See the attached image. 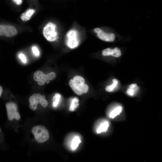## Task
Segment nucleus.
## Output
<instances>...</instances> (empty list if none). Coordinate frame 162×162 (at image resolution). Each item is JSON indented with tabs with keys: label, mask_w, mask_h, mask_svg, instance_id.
Returning <instances> with one entry per match:
<instances>
[{
	"label": "nucleus",
	"mask_w": 162,
	"mask_h": 162,
	"mask_svg": "<svg viewBox=\"0 0 162 162\" xmlns=\"http://www.w3.org/2000/svg\"><path fill=\"white\" fill-rule=\"evenodd\" d=\"M36 141L38 143H43L47 141L50 135L48 131L42 125H38L34 127L32 129Z\"/></svg>",
	"instance_id": "obj_1"
},
{
	"label": "nucleus",
	"mask_w": 162,
	"mask_h": 162,
	"mask_svg": "<svg viewBox=\"0 0 162 162\" xmlns=\"http://www.w3.org/2000/svg\"><path fill=\"white\" fill-rule=\"evenodd\" d=\"M56 27L55 24L50 22L44 27L43 35L48 41L52 42L58 39V33L56 31Z\"/></svg>",
	"instance_id": "obj_2"
},
{
	"label": "nucleus",
	"mask_w": 162,
	"mask_h": 162,
	"mask_svg": "<svg viewBox=\"0 0 162 162\" xmlns=\"http://www.w3.org/2000/svg\"><path fill=\"white\" fill-rule=\"evenodd\" d=\"M66 37L67 45L69 47L74 48L77 46L79 41L76 31L73 29L70 30L67 33Z\"/></svg>",
	"instance_id": "obj_3"
},
{
	"label": "nucleus",
	"mask_w": 162,
	"mask_h": 162,
	"mask_svg": "<svg viewBox=\"0 0 162 162\" xmlns=\"http://www.w3.org/2000/svg\"><path fill=\"white\" fill-rule=\"evenodd\" d=\"M17 33L16 28L12 26L0 25V36L12 37Z\"/></svg>",
	"instance_id": "obj_4"
},
{
	"label": "nucleus",
	"mask_w": 162,
	"mask_h": 162,
	"mask_svg": "<svg viewBox=\"0 0 162 162\" xmlns=\"http://www.w3.org/2000/svg\"><path fill=\"white\" fill-rule=\"evenodd\" d=\"M122 106L119 104H115L107 110L106 114L110 118L113 119L119 115L122 111Z\"/></svg>",
	"instance_id": "obj_5"
},
{
	"label": "nucleus",
	"mask_w": 162,
	"mask_h": 162,
	"mask_svg": "<svg viewBox=\"0 0 162 162\" xmlns=\"http://www.w3.org/2000/svg\"><path fill=\"white\" fill-rule=\"evenodd\" d=\"M94 31L97 33L98 38L102 40L107 42H112L115 40V35L112 33H105L98 28H94Z\"/></svg>",
	"instance_id": "obj_6"
},
{
	"label": "nucleus",
	"mask_w": 162,
	"mask_h": 162,
	"mask_svg": "<svg viewBox=\"0 0 162 162\" xmlns=\"http://www.w3.org/2000/svg\"><path fill=\"white\" fill-rule=\"evenodd\" d=\"M110 125V122L106 119H100L98 121L95 125V132L97 134L106 132Z\"/></svg>",
	"instance_id": "obj_7"
},
{
	"label": "nucleus",
	"mask_w": 162,
	"mask_h": 162,
	"mask_svg": "<svg viewBox=\"0 0 162 162\" xmlns=\"http://www.w3.org/2000/svg\"><path fill=\"white\" fill-rule=\"evenodd\" d=\"M8 117L10 120L14 118V115L17 111V106L14 102H11L7 103L6 105Z\"/></svg>",
	"instance_id": "obj_8"
},
{
	"label": "nucleus",
	"mask_w": 162,
	"mask_h": 162,
	"mask_svg": "<svg viewBox=\"0 0 162 162\" xmlns=\"http://www.w3.org/2000/svg\"><path fill=\"white\" fill-rule=\"evenodd\" d=\"M102 54L104 56H112L114 57H118L121 55L122 53L119 49L116 47L113 50L110 48L105 49L103 50Z\"/></svg>",
	"instance_id": "obj_9"
},
{
	"label": "nucleus",
	"mask_w": 162,
	"mask_h": 162,
	"mask_svg": "<svg viewBox=\"0 0 162 162\" xmlns=\"http://www.w3.org/2000/svg\"><path fill=\"white\" fill-rule=\"evenodd\" d=\"M35 12V10L34 9H28L21 15L20 18L23 21H26L30 19Z\"/></svg>",
	"instance_id": "obj_10"
},
{
	"label": "nucleus",
	"mask_w": 162,
	"mask_h": 162,
	"mask_svg": "<svg viewBox=\"0 0 162 162\" xmlns=\"http://www.w3.org/2000/svg\"><path fill=\"white\" fill-rule=\"evenodd\" d=\"M34 80L36 81L44 80L46 81V74L43 72L38 70L36 71L33 75Z\"/></svg>",
	"instance_id": "obj_11"
},
{
	"label": "nucleus",
	"mask_w": 162,
	"mask_h": 162,
	"mask_svg": "<svg viewBox=\"0 0 162 162\" xmlns=\"http://www.w3.org/2000/svg\"><path fill=\"white\" fill-rule=\"evenodd\" d=\"M73 80L75 86L80 90V86L84 84L85 82V80L84 78L79 76H75L74 77Z\"/></svg>",
	"instance_id": "obj_12"
},
{
	"label": "nucleus",
	"mask_w": 162,
	"mask_h": 162,
	"mask_svg": "<svg viewBox=\"0 0 162 162\" xmlns=\"http://www.w3.org/2000/svg\"><path fill=\"white\" fill-rule=\"evenodd\" d=\"M112 84L106 87L105 90L106 92H112L117 86L118 83V81L116 79H114L112 80Z\"/></svg>",
	"instance_id": "obj_13"
},
{
	"label": "nucleus",
	"mask_w": 162,
	"mask_h": 162,
	"mask_svg": "<svg viewBox=\"0 0 162 162\" xmlns=\"http://www.w3.org/2000/svg\"><path fill=\"white\" fill-rule=\"evenodd\" d=\"M69 84L70 87L72 89L73 91L76 94L78 95H80L83 94L81 90L75 87L73 79L70 80L69 82Z\"/></svg>",
	"instance_id": "obj_14"
},
{
	"label": "nucleus",
	"mask_w": 162,
	"mask_h": 162,
	"mask_svg": "<svg viewBox=\"0 0 162 162\" xmlns=\"http://www.w3.org/2000/svg\"><path fill=\"white\" fill-rule=\"evenodd\" d=\"M79 99L76 97L75 98L72 100L71 104L69 108V110L74 111L79 106Z\"/></svg>",
	"instance_id": "obj_15"
},
{
	"label": "nucleus",
	"mask_w": 162,
	"mask_h": 162,
	"mask_svg": "<svg viewBox=\"0 0 162 162\" xmlns=\"http://www.w3.org/2000/svg\"><path fill=\"white\" fill-rule=\"evenodd\" d=\"M81 142V141L78 136H76L74 137L71 142L72 148L73 150L76 149L78 146L79 144Z\"/></svg>",
	"instance_id": "obj_16"
},
{
	"label": "nucleus",
	"mask_w": 162,
	"mask_h": 162,
	"mask_svg": "<svg viewBox=\"0 0 162 162\" xmlns=\"http://www.w3.org/2000/svg\"><path fill=\"white\" fill-rule=\"evenodd\" d=\"M61 95L58 93L55 94L53 99V106L54 107L56 106L60 101Z\"/></svg>",
	"instance_id": "obj_17"
},
{
	"label": "nucleus",
	"mask_w": 162,
	"mask_h": 162,
	"mask_svg": "<svg viewBox=\"0 0 162 162\" xmlns=\"http://www.w3.org/2000/svg\"><path fill=\"white\" fill-rule=\"evenodd\" d=\"M40 104L44 107H46L47 106L48 102L46 100V97L44 95H41L40 99Z\"/></svg>",
	"instance_id": "obj_18"
},
{
	"label": "nucleus",
	"mask_w": 162,
	"mask_h": 162,
	"mask_svg": "<svg viewBox=\"0 0 162 162\" xmlns=\"http://www.w3.org/2000/svg\"><path fill=\"white\" fill-rule=\"evenodd\" d=\"M46 80H50L54 79L56 77V74L54 72H51L46 75Z\"/></svg>",
	"instance_id": "obj_19"
},
{
	"label": "nucleus",
	"mask_w": 162,
	"mask_h": 162,
	"mask_svg": "<svg viewBox=\"0 0 162 162\" xmlns=\"http://www.w3.org/2000/svg\"><path fill=\"white\" fill-rule=\"evenodd\" d=\"M37 94H34L29 98V102L30 104L34 103L37 98Z\"/></svg>",
	"instance_id": "obj_20"
},
{
	"label": "nucleus",
	"mask_w": 162,
	"mask_h": 162,
	"mask_svg": "<svg viewBox=\"0 0 162 162\" xmlns=\"http://www.w3.org/2000/svg\"><path fill=\"white\" fill-rule=\"evenodd\" d=\"M134 88H129L127 89V93L128 95L132 96L134 95L135 94V90L134 89Z\"/></svg>",
	"instance_id": "obj_21"
},
{
	"label": "nucleus",
	"mask_w": 162,
	"mask_h": 162,
	"mask_svg": "<svg viewBox=\"0 0 162 162\" xmlns=\"http://www.w3.org/2000/svg\"><path fill=\"white\" fill-rule=\"evenodd\" d=\"M32 50L33 53L36 56L39 55V52L38 48L35 46H33L32 48Z\"/></svg>",
	"instance_id": "obj_22"
},
{
	"label": "nucleus",
	"mask_w": 162,
	"mask_h": 162,
	"mask_svg": "<svg viewBox=\"0 0 162 162\" xmlns=\"http://www.w3.org/2000/svg\"><path fill=\"white\" fill-rule=\"evenodd\" d=\"M37 105L35 103L30 104L29 105L30 108L33 110H35L37 107Z\"/></svg>",
	"instance_id": "obj_23"
},
{
	"label": "nucleus",
	"mask_w": 162,
	"mask_h": 162,
	"mask_svg": "<svg viewBox=\"0 0 162 162\" xmlns=\"http://www.w3.org/2000/svg\"><path fill=\"white\" fill-rule=\"evenodd\" d=\"M19 57L23 62H26V58L24 55L21 54L19 55Z\"/></svg>",
	"instance_id": "obj_24"
},
{
	"label": "nucleus",
	"mask_w": 162,
	"mask_h": 162,
	"mask_svg": "<svg viewBox=\"0 0 162 162\" xmlns=\"http://www.w3.org/2000/svg\"><path fill=\"white\" fill-rule=\"evenodd\" d=\"M20 118V116L19 113L17 111L14 115V118L17 120H19Z\"/></svg>",
	"instance_id": "obj_25"
},
{
	"label": "nucleus",
	"mask_w": 162,
	"mask_h": 162,
	"mask_svg": "<svg viewBox=\"0 0 162 162\" xmlns=\"http://www.w3.org/2000/svg\"><path fill=\"white\" fill-rule=\"evenodd\" d=\"M17 4L20 5L22 2V0H13Z\"/></svg>",
	"instance_id": "obj_26"
},
{
	"label": "nucleus",
	"mask_w": 162,
	"mask_h": 162,
	"mask_svg": "<svg viewBox=\"0 0 162 162\" xmlns=\"http://www.w3.org/2000/svg\"><path fill=\"white\" fill-rule=\"evenodd\" d=\"M137 86V84L136 83H133L130 84L129 87L130 88H134Z\"/></svg>",
	"instance_id": "obj_27"
},
{
	"label": "nucleus",
	"mask_w": 162,
	"mask_h": 162,
	"mask_svg": "<svg viewBox=\"0 0 162 162\" xmlns=\"http://www.w3.org/2000/svg\"><path fill=\"white\" fill-rule=\"evenodd\" d=\"M3 88L1 86H0V97L1 96L2 92H3Z\"/></svg>",
	"instance_id": "obj_28"
},
{
	"label": "nucleus",
	"mask_w": 162,
	"mask_h": 162,
	"mask_svg": "<svg viewBox=\"0 0 162 162\" xmlns=\"http://www.w3.org/2000/svg\"><path fill=\"white\" fill-rule=\"evenodd\" d=\"M50 82V80L47 79L46 80V83L48 84Z\"/></svg>",
	"instance_id": "obj_29"
},
{
	"label": "nucleus",
	"mask_w": 162,
	"mask_h": 162,
	"mask_svg": "<svg viewBox=\"0 0 162 162\" xmlns=\"http://www.w3.org/2000/svg\"><path fill=\"white\" fill-rule=\"evenodd\" d=\"M0 131H1V130H0Z\"/></svg>",
	"instance_id": "obj_30"
}]
</instances>
